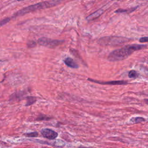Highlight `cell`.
Masks as SVG:
<instances>
[{
	"mask_svg": "<svg viewBox=\"0 0 148 148\" xmlns=\"http://www.w3.org/2000/svg\"><path fill=\"white\" fill-rule=\"evenodd\" d=\"M146 45L132 44L128 45L123 47L113 50L109 53L108 57V60L109 61L114 62L123 60L128 58L134 51L146 48Z\"/></svg>",
	"mask_w": 148,
	"mask_h": 148,
	"instance_id": "6da1fadb",
	"label": "cell"
},
{
	"mask_svg": "<svg viewBox=\"0 0 148 148\" xmlns=\"http://www.w3.org/2000/svg\"><path fill=\"white\" fill-rule=\"evenodd\" d=\"M60 0H52L49 1H44L37 3L34 5H32L30 6H28L26 8H24L18 11L16 14L15 16H21L24 15L25 14L28 13L29 12H34L37 10H39L41 9H45V8H48L52 6H54L58 4L60 2Z\"/></svg>",
	"mask_w": 148,
	"mask_h": 148,
	"instance_id": "7a4b0ae2",
	"label": "cell"
},
{
	"mask_svg": "<svg viewBox=\"0 0 148 148\" xmlns=\"http://www.w3.org/2000/svg\"><path fill=\"white\" fill-rule=\"evenodd\" d=\"M129 40V39L119 36H105L99 39L98 42L101 45H117L123 44Z\"/></svg>",
	"mask_w": 148,
	"mask_h": 148,
	"instance_id": "3957f363",
	"label": "cell"
},
{
	"mask_svg": "<svg viewBox=\"0 0 148 148\" xmlns=\"http://www.w3.org/2000/svg\"><path fill=\"white\" fill-rule=\"evenodd\" d=\"M64 42V40L58 39H51L47 38H40L38 40V43L39 45L49 47V48H55L56 47L62 44Z\"/></svg>",
	"mask_w": 148,
	"mask_h": 148,
	"instance_id": "277c9868",
	"label": "cell"
},
{
	"mask_svg": "<svg viewBox=\"0 0 148 148\" xmlns=\"http://www.w3.org/2000/svg\"><path fill=\"white\" fill-rule=\"evenodd\" d=\"M88 81L98 83L99 84H103V85H125L128 84V82L127 80H112V81H100V80H97L95 79H92L91 78H88L87 79Z\"/></svg>",
	"mask_w": 148,
	"mask_h": 148,
	"instance_id": "5b68a950",
	"label": "cell"
},
{
	"mask_svg": "<svg viewBox=\"0 0 148 148\" xmlns=\"http://www.w3.org/2000/svg\"><path fill=\"white\" fill-rule=\"evenodd\" d=\"M42 135L46 139L50 140L55 139L58 136V133L51 129L49 128H44L40 131Z\"/></svg>",
	"mask_w": 148,
	"mask_h": 148,
	"instance_id": "8992f818",
	"label": "cell"
},
{
	"mask_svg": "<svg viewBox=\"0 0 148 148\" xmlns=\"http://www.w3.org/2000/svg\"><path fill=\"white\" fill-rule=\"evenodd\" d=\"M103 12H104V10L102 9H100L94 12V13L90 14V15H88L86 17V20L88 21L95 20L97 18H98L100 16H101L103 13Z\"/></svg>",
	"mask_w": 148,
	"mask_h": 148,
	"instance_id": "52a82bcc",
	"label": "cell"
},
{
	"mask_svg": "<svg viewBox=\"0 0 148 148\" xmlns=\"http://www.w3.org/2000/svg\"><path fill=\"white\" fill-rule=\"evenodd\" d=\"M64 62L65 63V64L66 65H67L68 66L72 68H79V65L71 57H67L64 60Z\"/></svg>",
	"mask_w": 148,
	"mask_h": 148,
	"instance_id": "ba28073f",
	"label": "cell"
},
{
	"mask_svg": "<svg viewBox=\"0 0 148 148\" xmlns=\"http://www.w3.org/2000/svg\"><path fill=\"white\" fill-rule=\"evenodd\" d=\"M36 101V98L33 96H28L26 97L25 106H30Z\"/></svg>",
	"mask_w": 148,
	"mask_h": 148,
	"instance_id": "9c48e42d",
	"label": "cell"
},
{
	"mask_svg": "<svg viewBox=\"0 0 148 148\" xmlns=\"http://www.w3.org/2000/svg\"><path fill=\"white\" fill-rule=\"evenodd\" d=\"M146 119L142 117H134L130 119V121L133 123H139L140 122L145 121Z\"/></svg>",
	"mask_w": 148,
	"mask_h": 148,
	"instance_id": "30bf717a",
	"label": "cell"
},
{
	"mask_svg": "<svg viewBox=\"0 0 148 148\" xmlns=\"http://www.w3.org/2000/svg\"><path fill=\"white\" fill-rule=\"evenodd\" d=\"M128 77L132 79H135L139 77V73L134 70H131L128 72Z\"/></svg>",
	"mask_w": 148,
	"mask_h": 148,
	"instance_id": "8fae6325",
	"label": "cell"
},
{
	"mask_svg": "<svg viewBox=\"0 0 148 148\" xmlns=\"http://www.w3.org/2000/svg\"><path fill=\"white\" fill-rule=\"evenodd\" d=\"M51 118L50 117H48L47 116L43 115V114H40V116H39L36 120H49L50 119H51Z\"/></svg>",
	"mask_w": 148,
	"mask_h": 148,
	"instance_id": "7c38bea8",
	"label": "cell"
},
{
	"mask_svg": "<svg viewBox=\"0 0 148 148\" xmlns=\"http://www.w3.org/2000/svg\"><path fill=\"white\" fill-rule=\"evenodd\" d=\"M24 135L27 137H36L38 136V133L37 132H32L24 134Z\"/></svg>",
	"mask_w": 148,
	"mask_h": 148,
	"instance_id": "4fadbf2b",
	"label": "cell"
},
{
	"mask_svg": "<svg viewBox=\"0 0 148 148\" xmlns=\"http://www.w3.org/2000/svg\"><path fill=\"white\" fill-rule=\"evenodd\" d=\"M136 8H137V7H136L135 8H132V10H125V9H117V10H116L114 12H115V13H124V12H131L132 11L135 10Z\"/></svg>",
	"mask_w": 148,
	"mask_h": 148,
	"instance_id": "5bb4252c",
	"label": "cell"
},
{
	"mask_svg": "<svg viewBox=\"0 0 148 148\" xmlns=\"http://www.w3.org/2000/svg\"><path fill=\"white\" fill-rule=\"evenodd\" d=\"M10 18H4V19L1 20L0 21V27L6 24V23H8L10 21Z\"/></svg>",
	"mask_w": 148,
	"mask_h": 148,
	"instance_id": "9a60e30c",
	"label": "cell"
},
{
	"mask_svg": "<svg viewBox=\"0 0 148 148\" xmlns=\"http://www.w3.org/2000/svg\"><path fill=\"white\" fill-rule=\"evenodd\" d=\"M27 46L29 47H35L36 46V42H35L34 41H30V42H28V43H27Z\"/></svg>",
	"mask_w": 148,
	"mask_h": 148,
	"instance_id": "2e32d148",
	"label": "cell"
},
{
	"mask_svg": "<svg viewBox=\"0 0 148 148\" xmlns=\"http://www.w3.org/2000/svg\"><path fill=\"white\" fill-rule=\"evenodd\" d=\"M147 40H148V38L147 36L142 37L139 39V42L141 43H146L147 42Z\"/></svg>",
	"mask_w": 148,
	"mask_h": 148,
	"instance_id": "e0dca14e",
	"label": "cell"
},
{
	"mask_svg": "<svg viewBox=\"0 0 148 148\" xmlns=\"http://www.w3.org/2000/svg\"><path fill=\"white\" fill-rule=\"evenodd\" d=\"M79 148H91V147H83V146H80Z\"/></svg>",
	"mask_w": 148,
	"mask_h": 148,
	"instance_id": "ac0fdd59",
	"label": "cell"
},
{
	"mask_svg": "<svg viewBox=\"0 0 148 148\" xmlns=\"http://www.w3.org/2000/svg\"><path fill=\"white\" fill-rule=\"evenodd\" d=\"M18 1H25V0H17Z\"/></svg>",
	"mask_w": 148,
	"mask_h": 148,
	"instance_id": "d6986e66",
	"label": "cell"
},
{
	"mask_svg": "<svg viewBox=\"0 0 148 148\" xmlns=\"http://www.w3.org/2000/svg\"><path fill=\"white\" fill-rule=\"evenodd\" d=\"M117 1H120V0H117Z\"/></svg>",
	"mask_w": 148,
	"mask_h": 148,
	"instance_id": "ffe728a7",
	"label": "cell"
}]
</instances>
